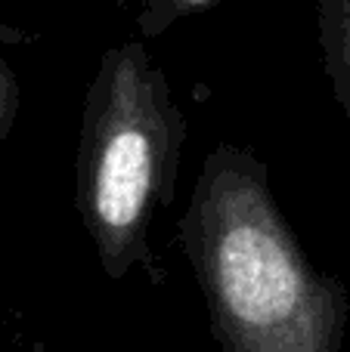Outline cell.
Here are the masks:
<instances>
[{
  "label": "cell",
  "instance_id": "1",
  "mask_svg": "<svg viewBox=\"0 0 350 352\" xmlns=\"http://www.w3.org/2000/svg\"><path fill=\"white\" fill-rule=\"evenodd\" d=\"M220 352H341L350 297L320 272L251 152L220 142L208 152L177 219Z\"/></svg>",
  "mask_w": 350,
  "mask_h": 352
},
{
  "label": "cell",
  "instance_id": "2",
  "mask_svg": "<svg viewBox=\"0 0 350 352\" xmlns=\"http://www.w3.org/2000/svg\"><path fill=\"white\" fill-rule=\"evenodd\" d=\"M186 118L140 41L105 50L84 99L74 204L112 281L152 269L149 229L174 204Z\"/></svg>",
  "mask_w": 350,
  "mask_h": 352
},
{
  "label": "cell",
  "instance_id": "3",
  "mask_svg": "<svg viewBox=\"0 0 350 352\" xmlns=\"http://www.w3.org/2000/svg\"><path fill=\"white\" fill-rule=\"evenodd\" d=\"M322 68L350 127V0H316Z\"/></svg>",
  "mask_w": 350,
  "mask_h": 352
},
{
  "label": "cell",
  "instance_id": "4",
  "mask_svg": "<svg viewBox=\"0 0 350 352\" xmlns=\"http://www.w3.org/2000/svg\"><path fill=\"white\" fill-rule=\"evenodd\" d=\"M211 3H217V0H146L140 25L149 37H155V34H161L171 22L189 16V12L205 10V6H211Z\"/></svg>",
  "mask_w": 350,
  "mask_h": 352
},
{
  "label": "cell",
  "instance_id": "5",
  "mask_svg": "<svg viewBox=\"0 0 350 352\" xmlns=\"http://www.w3.org/2000/svg\"><path fill=\"white\" fill-rule=\"evenodd\" d=\"M19 109V90H16V78L10 74V68L0 59V136L10 130L12 118Z\"/></svg>",
  "mask_w": 350,
  "mask_h": 352
}]
</instances>
